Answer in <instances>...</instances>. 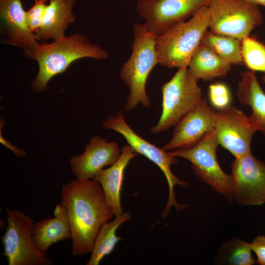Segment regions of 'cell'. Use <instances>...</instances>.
<instances>
[{
    "label": "cell",
    "instance_id": "cell-15",
    "mask_svg": "<svg viewBox=\"0 0 265 265\" xmlns=\"http://www.w3.org/2000/svg\"><path fill=\"white\" fill-rule=\"evenodd\" d=\"M0 42L28 49L38 41L28 26L22 0H0Z\"/></svg>",
    "mask_w": 265,
    "mask_h": 265
},
{
    "label": "cell",
    "instance_id": "cell-11",
    "mask_svg": "<svg viewBox=\"0 0 265 265\" xmlns=\"http://www.w3.org/2000/svg\"><path fill=\"white\" fill-rule=\"evenodd\" d=\"M210 0H137L136 11L156 35L191 16Z\"/></svg>",
    "mask_w": 265,
    "mask_h": 265
},
{
    "label": "cell",
    "instance_id": "cell-20",
    "mask_svg": "<svg viewBox=\"0 0 265 265\" xmlns=\"http://www.w3.org/2000/svg\"><path fill=\"white\" fill-rule=\"evenodd\" d=\"M231 65L220 58L212 50L200 44L193 55L188 68L198 80H212L224 77Z\"/></svg>",
    "mask_w": 265,
    "mask_h": 265
},
{
    "label": "cell",
    "instance_id": "cell-21",
    "mask_svg": "<svg viewBox=\"0 0 265 265\" xmlns=\"http://www.w3.org/2000/svg\"><path fill=\"white\" fill-rule=\"evenodd\" d=\"M131 217V213L124 212L102 225L95 238L90 258L86 264L87 265H99L103 259L113 251L118 242L122 240V238L116 234L117 230Z\"/></svg>",
    "mask_w": 265,
    "mask_h": 265
},
{
    "label": "cell",
    "instance_id": "cell-16",
    "mask_svg": "<svg viewBox=\"0 0 265 265\" xmlns=\"http://www.w3.org/2000/svg\"><path fill=\"white\" fill-rule=\"evenodd\" d=\"M137 155L129 144L125 145L121 150L118 160L109 167L100 170L94 177L102 187L107 203L115 216L124 213L121 206V192L124 172L130 160Z\"/></svg>",
    "mask_w": 265,
    "mask_h": 265
},
{
    "label": "cell",
    "instance_id": "cell-18",
    "mask_svg": "<svg viewBox=\"0 0 265 265\" xmlns=\"http://www.w3.org/2000/svg\"><path fill=\"white\" fill-rule=\"evenodd\" d=\"M76 0H51L42 24L34 33L38 40H53L65 36L68 26L75 22L73 8Z\"/></svg>",
    "mask_w": 265,
    "mask_h": 265
},
{
    "label": "cell",
    "instance_id": "cell-29",
    "mask_svg": "<svg viewBox=\"0 0 265 265\" xmlns=\"http://www.w3.org/2000/svg\"><path fill=\"white\" fill-rule=\"evenodd\" d=\"M262 80L263 82L265 83V74L262 77Z\"/></svg>",
    "mask_w": 265,
    "mask_h": 265
},
{
    "label": "cell",
    "instance_id": "cell-12",
    "mask_svg": "<svg viewBox=\"0 0 265 265\" xmlns=\"http://www.w3.org/2000/svg\"><path fill=\"white\" fill-rule=\"evenodd\" d=\"M231 167L234 200L242 206L265 204V163L250 153L235 158Z\"/></svg>",
    "mask_w": 265,
    "mask_h": 265
},
{
    "label": "cell",
    "instance_id": "cell-7",
    "mask_svg": "<svg viewBox=\"0 0 265 265\" xmlns=\"http://www.w3.org/2000/svg\"><path fill=\"white\" fill-rule=\"evenodd\" d=\"M208 6L210 31L241 41L263 22L258 5L246 0H210Z\"/></svg>",
    "mask_w": 265,
    "mask_h": 265
},
{
    "label": "cell",
    "instance_id": "cell-5",
    "mask_svg": "<svg viewBox=\"0 0 265 265\" xmlns=\"http://www.w3.org/2000/svg\"><path fill=\"white\" fill-rule=\"evenodd\" d=\"M219 145L213 130L195 143L168 153L189 161L194 173L202 182L232 203L234 200L232 178L218 163L216 150Z\"/></svg>",
    "mask_w": 265,
    "mask_h": 265
},
{
    "label": "cell",
    "instance_id": "cell-26",
    "mask_svg": "<svg viewBox=\"0 0 265 265\" xmlns=\"http://www.w3.org/2000/svg\"><path fill=\"white\" fill-rule=\"evenodd\" d=\"M34 4L26 11L27 24L30 29L35 32L41 26L47 7V0H34Z\"/></svg>",
    "mask_w": 265,
    "mask_h": 265
},
{
    "label": "cell",
    "instance_id": "cell-4",
    "mask_svg": "<svg viewBox=\"0 0 265 265\" xmlns=\"http://www.w3.org/2000/svg\"><path fill=\"white\" fill-rule=\"evenodd\" d=\"M133 31L132 53L120 71V79L130 88L124 106L127 111L136 108L139 103L146 107L151 105L146 92V83L151 71L159 63L155 48L157 35L145 24H134Z\"/></svg>",
    "mask_w": 265,
    "mask_h": 265
},
{
    "label": "cell",
    "instance_id": "cell-22",
    "mask_svg": "<svg viewBox=\"0 0 265 265\" xmlns=\"http://www.w3.org/2000/svg\"><path fill=\"white\" fill-rule=\"evenodd\" d=\"M201 44L210 48L220 58L231 65L244 64L241 41L237 38L214 34L207 29L203 35Z\"/></svg>",
    "mask_w": 265,
    "mask_h": 265
},
{
    "label": "cell",
    "instance_id": "cell-25",
    "mask_svg": "<svg viewBox=\"0 0 265 265\" xmlns=\"http://www.w3.org/2000/svg\"><path fill=\"white\" fill-rule=\"evenodd\" d=\"M208 97L211 105L218 110L231 105V92L228 86L224 83L211 84L209 87Z\"/></svg>",
    "mask_w": 265,
    "mask_h": 265
},
{
    "label": "cell",
    "instance_id": "cell-30",
    "mask_svg": "<svg viewBox=\"0 0 265 265\" xmlns=\"http://www.w3.org/2000/svg\"><path fill=\"white\" fill-rule=\"evenodd\" d=\"M49 0V1H50L51 0Z\"/></svg>",
    "mask_w": 265,
    "mask_h": 265
},
{
    "label": "cell",
    "instance_id": "cell-10",
    "mask_svg": "<svg viewBox=\"0 0 265 265\" xmlns=\"http://www.w3.org/2000/svg\"><path fill=\"white\" fill-rule=\"evenodd\" d=\"M258 131L251 117L234 106L216 111L214 131L219 144L235 158L251 153L252 139Z\"/></svg>",
    "mask_w": 265,
    "mask_h": 265
},
{
    "label": "cell",
    "instance_id": "cell-28",
    "mask_svg": "<svg viewBox=\"0 0 265 265\" xmlns=\"http://www.w3.org/2000/svg\"><path fill=\"white\" fill-rule=\"evenodd\" d=\"M257 5H262L265 7V0H246Z\"/></svg>",
    "mask_w": 265,
    "mask_h": 265
},
{
    "label": "cell",
    "instance_id": "cell-24",
    "mask_svg": "<svg viewBox=\"0 0 265 265\" xmlns=\"http://www.w3.org/2000/svg\"><path fill=\"white\" fill-rule=\"evenodd\" d=\"M243 64L253 72L265 73V45L256 38L248 36L241 41Z\"/></svg>",
    "mask_w": 265,
    "mask_h": 265
},
{
    "label": "cell",
    "instance_id": "cell-23",
    "mask_svg": "<svg viewBox=\"0 0 265 265\" xmlns=\"http://www.w3.org/2000/svg\"><path fill=\"white\" fill-rule=\"evenodd\" d=\"M252 252L250 243L235 237L220 245L213 261L217 265H252L256 263Z\"/></svg>",
    "mask_w": 265,
    "mask_h": 265
},
{
    "label": "cell",
    "instance_id": "cell-3",
    "mask_svg": "<svg viewBox=\"0 0 265 265\" xmlns=\"http://www.w3.org/2000/svg\"><path fill=\"white\" fill-rule=\"evenodd\" d=\"M210 20L208 6L204 5L188 21L178 23L157 35L155 48L159 64L168 68H188L204 33L209 28Z\"/></svg>",
    "mask_w": 265,
    "mask_h": 265
},
{
    "label": "cell",
    "instance_id": "cell-13",
    "mask_svg": "<svg viewBox=\"0 0 265 265\" xmlns=\"http://www.w3.org/2000/svg\"><path fill=\"white\" fill-rule=\"evenodd\" d=\"M216 111L202 98L196 106L175 126L170 141L162 149L170 151L185 147L199 140L214 129Z\"/></svg>",
    "mask_w": 265,
    "mask_h": 265
},
{
    "label": "cell",
    "instance_id": "cell-27",
    "mask_svg": "<svg viewBox=\"0 0 265 265\" xmlns=\"http://www.w3.org/2000/svg\"><path fill=\"white\" fill-rule=\"evenodd\" d=\"M252 251L256 256V263L265 265V236L256 237L250 243Z\"/></svg>",
    "mask_w": 265,
    "mask_h": 265
},
{
    "label": "cell",
    "instance_id": "cell-19",
    "mask_svg": "<svg viewBox=\"0 0 265 265\" xmlns=\"http://www.w3.org/2000/svg\"><path fill=\"white\" fill-rule=\"evenodd\" d=\"M236 95L239 102L250 106V116L258 131L265 136V93L257 80L255 72L251 71L240 73Z\"/></svg>",
    "mask_w": 265,
    "mask_h": 265
},
{
    "label": "cell",
    "instance_id": "cell-1",
    "mask_svg": "<svg viewBox=\"0 0 265 265\" xmlns=\"http://www.w3.org/2000/svg\"><path fill=\"white\" fill-rule=\"evenodd\" d=\"M61 203L66 209L74 256L91 253L102 225L114 216L100 184L76 179L62 186Z\"/></svg>",
    "mask_w": 265,
    "mask_h": 265
},
{
    "label": "cell",
    "instance_id": "cell-6",
    "mask_svg": "<svg viewBox=\"0 0 265 265\" xmlns=\"http://www.w3.org/2000/svg\"><path fill=\"white\" fill-rule=\"evenodd\" d=\"M198 80L188 68H181L162 85V112L157 125L151 128L152 133H160L176 126L196 106L202 99Z\"/></svg>",
    "mask_w": 265,
    "mask_h": 265
},
{
    "label": "cell",
    "instance_id": "cell-9",
    "mask_svg": "<svg viewBox=\"0 0 265 265\" xmlns=\"http://www.w3.org/2000/svg\"><path fill=\"white\" fill-rule=\"evenodd\" d=\"M102 126L106 129L111 130L121 134L135 153L143 155L161 170L166 179L169 188V197L163 212V216H166L172 206H174L178 210L186 207V205L178 203L175 197L174 188L175 186L183 187H186L188 186L187 182L178 178L171 170V166L177 161L176 157L135 133L126 122L122 110H119L116 116H108Z\"/></svg>",
    "mask_w": 265,
    "mask_h": 265
},
{
    "label": "cell",
    "instance_id": "cell-8",
    "mask_svg": "<svg viewBox=\"0 0 265 265\" xmlns=\"http://www.w3.org/2000/svg\"><path fill=\"white\" fill-rule=\"evenodd\" d=\"M7 226L1 242L9 265H51L53 261L40 251L32 238L34 220L22 212L5 210Z\"/></svg>",
    "mask_w": 265,
    "mask_h": 265
},
{
    "label": "cell",
    "instance_id": "cell-17",
    "mask_svg": "<svg viewBox=\"0 0 265 265\" xmlns=\"http://www.w3.org/2000/svg\"><path fill=\"white\" fill-rule=\"evenodd\" d=\"M53 215V218L47 217L34 223L33 228V240L44 253L56 242L71 238L66 209L61 202L56 205Z\"/></svg>",
    "mask_w": 265,
    "mask_h": 265
},
{
    "label": "cell",
    "instance_id": "cell-2",
    "mask_svg": "<svg viewBox=\"0 0 265 265\" xmlns=\"http://www.w3.org/2000/svg\"><path fill=\"white\" fill-rule=\"evenodd\" d=\"M26 57L38 64V74L31 86L36 92L45 91L51 79L64 73L72 63L83 58L105 60L108 52L98 44H93L84 35L76 33L63 36L47 43L38 42L30 48L24 50Z\"/></svg>",
    "mask_w": 265,
    "mask_h": 265
},
{
    "label": "cell",
    "instance_id": "cell-14",
    "mask_svg": "<svg viewBox=\"0 0 265 265\" xmlns=\"http://www.w3.org/2000/svg\"><path fill=\"white\" fill-rule=\"evenodd\" d=\"M121 154L117 142H107L96 135L92 137L84 152L73 156L69 162L77 179H91L104 167L114 164Z\"/></svg>",
    "mask_w": 265,
    "mask_h": 265
}]
</instances>
